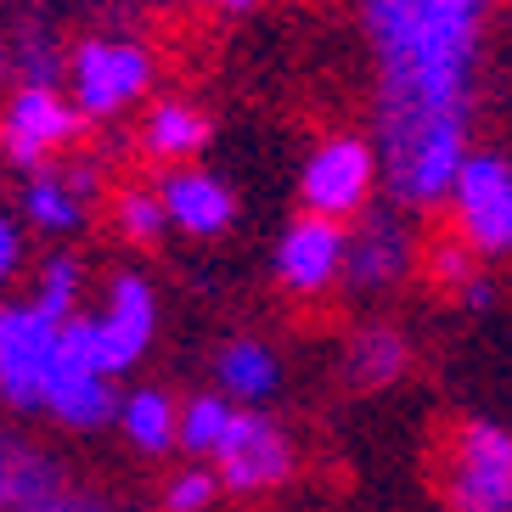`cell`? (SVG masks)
Wrapping results in <instances>:
<instances>
[{"label": "cell", "instance_id": "6da1fadb", "mask_svg": "<svg viewBox=\"0 0 512 512\" xmlns=\"http://www.w3.org/2000/svg\"><path fill=\"white\" fill-rule=\"evenodd\" d=\"M490 0H361L377 68V164L394 209L445 203L473 152V79Z\"/></svg>", "mask_w": 512, "mask_h": 512}, {"label": "cell", "instance_id": "7a4b0ae2", "mask_svg": "<svg viewBox=\"0 0 512 512\" xmlns=\"http://www.w3.org/2000/svg\"><path fill=\"white\" fill-rule=\"evenodd\" d=\"M434 490L451 512H496L512 501V428L490 417H462L439 434Z\"/></svg>", "mask_w": 512, "mask_h": 512}, {"label": "cell", "instance_id": "3957f363", "mask_svg": "<svg viewBox=\"0 0 512 512\" xmlns=\"http://www.w3.org/2000/svg\"><path fill=\"white\" fill-rule=\"evenodd\" d=\"M152 51L124 34H91L68 51V96L85 119H119L152 91Z\"/></svg>", "mask_w": 512, "mask_h": 512}, {"label": "cell", "instance_id": "277c9868", "mask_svg": "<svg viewBox=\"0 0 512 512\" xmlns=\"http://www.w3.org/2000/svg\"><path fill=\"white\" fill-rule=\"evenodd\" d=\"M377 175H383V164H377V141L338 130V136L316 141L310 158H304L299 203H304V214H327V220H344L349 226V220H361V214L372 209Z\"/></svg>", "mask_w": 512, "mask_h": 512}, {"label": "cell", "instance_id": "5b68a950", "mask_svg": "<svg viewBox=\"0 0 512 512\" xmlns=\"http://www.w3.org/2000/svg\"><path fill=\"white\" fill-rule=\"evenodd\" d=\"M85 113L74 107V96H62L57 85H17L0 107V158L12 169H46L51 158L74 147L85 136Z\"/></svg>", "mask_w": 512, "mask_h": 512}, {"label": "cell", "instance_id": "8992f818", "mask_svg": "<svg viewBox=\"0 0 512 512\" xmlns=\"http://www.w3.org/2000/svg\"><path fill=\"white\" fill-rule=\"evenodd\" d=\"M0 479H6V512H119V501L85 484L62 456L0 439Z\"/></svg>", "mask_w": 512, "mask_h": 512}, {"label": "cell", "instance_id": "52a82bcc", "mask_svg": "<svg viewBox=\"0 0 512 512\" xmlns=\"http://www.w3.org/2000/svg\"><path fill=\"white\" fill-rule=\"evenodd\" d=\"M57 344H62V321L46 316L34 299L0 310V400L12 411H46Z\"/></svg>", "mask_w": 512, "mask_h": 512}, {"label": "cell", "instance_id": "ba28073f", "mask_svg": "<svg viewBox=\"0 0 512 512\" xmlns=\"http://www.w3.org/2000/svg\"><path fill=\"white\" fill-rule=\"evenodd\" d=\"M209 467L220 473V490H231V496H265V490L293 479L299 451H293V439L276 417H265L259 406H237Z\"/></svg>", "mask_w": 512, "mask_h": 512}, {"label": "cell", "instance_id": "9c48e42d", "mask_svg": "<svg viewBox=\"0 0 512 512\" xmlns=\"http://www.w3.org/2000/svg\"><path fill=\"white\" fill-rule=\"evenodd\" d=\"M451 231L479 254H512V158L501 152H467L451 186Z\"/></svg>", "mask_w": 512, "mask_h": 512}, {"label": "cell", "instance_id": "30bf717a", "mask_svg": "<svg viewBox=\"0 0 512 512\" xmlns=\"http://www.w3.org/2000/svg\"><path fill=\"white\" fill-rule=\"evenodd\" d=\"M344 254H349V226L327 214H299L271 248V282L287 299H321L344 282Z\"/></svg>", "mask_w": 512, "mask_h": 512}, {"label": "cell", "instance_id": "8fae6325", "mask_svg": "<svg viewBox=\"0 0 512 512\" xmlns=\"http://www.w3.org/2000/svg\"><path fill=\"white\" fill-rule=\"evenodd\" d=\"M411 265H417V231H411L406 209H377L355 220L344 254V287L355 299H377V293L400 287Z\"/></svg>", "mask_w": 512, "mask_h": 512}, {"label": "cell", "instance_id": "7c38bea8", "mask_svg": "<svg viewBox=\"0 0 512 512\" xmlns=\"http://www.w3.org/2000/svg\"><path fill=\"white\" fill-rule=\"evenodd\" d=\"M158 203L169 214V231L192 242H214L237 226V192L214 169H164L158 175Z\"/></svg>", "mask_w": 512, "mask_h": 512}, {"label": "cell", "instance_id": "4fadbf2b", "mask_svg": "<svg viewBox=\"0 0 512 512\" xmlns=\"http://www.w3.org/2000/svg\"><path fill=\"white\" fill-rule=\"evenodd\" d=\"M96 327H102V338H107L113 372H130V366L152 349V338H158V293H152L147 276L113 271V282H107V293H102V310H96Z\"/></svg>", "mask_w": 512, "mask_h": 512}, {"label": "cell", "instance_id": "5bb4252c", "mask_svg": "<svg viewBox=\"0 0 512 512\" xmlns=\"http://www.w3.org/2000/svg\"><path fill=\"white\" fill-rule=\"evenodd\" d=\"M96 164H62V169H34L23 175V220L46 237H74L91 214V197H96Z\"/></svg>", "mask_w": 512, "mask_h": 512}, {"label": "cell", "instance_id": "9a60e30c", "mask_svg": "<svg viewBox=\"0 0 512 512\" xmlns=\"http://www.w3.org/2000/svg\"><path fill=\"white\" fill-rule=\"evenodd\" d=\"M214 383L231 406H265L282 389V355H276L259 332H231L214 349Z\"/></svg>", "mask_w": 512, "mask_h": 512}, {"label": "cell", "instance_id": "2e32d148", "mask_svg": "<svg viewBox=\"0 0 512 512\" xmlns=\"http://www.w3.org/2000/svg\"><path fill=\"white\" fill-rule=\"evenodd\" d=\"M209 141H214V119L197 102H186V96L152 102L147 119H141V152L164 169H181V164H192V158H203Z\"/></svg>", "mask_w": 512, "mask_h": 512}, {"label": "cell", "instance_id": "e0dca14e", "mask_svg": "<svg viewBox=\"0 0 512 512\" xmlns=\"http://www.w3.org/2000/svg\"><path fill=\"white\" fill-rule=\"evenodd\" d=\"M411 372V338L394 321H366L344 344V383L355 394H383Z\"/></svg>", "mask_w": 512, "mask_h": 512}, {"label": "cell", "instance_id": "ac0fdd59", "mask_svg": "<svg viewBox=\"0 0 512 512\" xmlns=\"http://www.w3.org/2000/svg\"><path fill=\"white\" fill-rule=\"evenodd\" d=\"M119 428L141 456H169L181 445V400L169 389H158V383L130 389L119 400Z\"/></svg>", "mask_w": 512, "mask_h": 512}, {"label": "cell", "instance_id": "d6986e66", "mask_svg": "<svg viewBox=\"0 0 512 512\" xmlns=\"http://www.w3.org/2000/svg\"><path fill=\"white\" fill-rule=\"evenodd\" d=\"M68 74V51L51 40L46 29H12L0 34V79H12L17 85H57V79Z\"/></svg>", "mask_w": 512, "mask_h": 512}, {"label": "cell", "instance_id": "ffe728a7", "mask_svg": "<svg viewBox=\"0 0 512 512\" xmlns=\"http://www.w3.org/2000/svg\"><path fill=\"white\" fill-rule=\"evenodd\" d=\"M113 231L130 248H158L169 237V214L158 203V186H124V192H113Z\"/></svg>", "mask_w": 512, "mask_h": 512}, {"label": "cell", "instance_id": "44dd1931", "mask_svg": "<svg viewBox=\"0 0 512 512\" xmlns=\"http://www.w3.org/2000/svg\"><path fill=\"white\" fill-rule=\"evenodd\" d=\"M231 417H237V406H231L226 394H192V400H181V451L197 456V462H209L220 451V439H226Z\"/></svg>", "mask_w": 512, "mask_h": 512}, {"label": "cell", "instance_id": "7402d4cb", "mask_svg": "<svg viewBox=\"0 0 512 512\" xmlns=\"http://www.w3.org/2000/svg\"><path fill=\"white\" fill-rule=\"evenodd\" d=\"M79 287H85V265H79L74 254H57V259H46V265H40L29 299L40 304L46 316L68 321V316H79V310H74V304H79Z\"/></svg>", "mask_w": 512, "mask_h": 512}, {"label": "cell", "instance_id": "603a6c76", "mask_svg": "<svg viewBox=\"0 0 512 512\" xmlns=\"http://www.w3.org/2000/svg\"><path fill=\"white\" fill-rule=\"evenodd\" d=\"M473 276H479V248H473L467 237H456V231H445V237L428 248V282L456 299Z\"/></svg>", "mask_w": 512, "mask_h": 512}, {"label": "cell", "instance_id": "cb8c5ba5", "mask_svg": "<svg viewBox=\"0 0 512 512\" xmlns=\"http://www.w3.org/2000/svg\"><path fill=\"white\" fill-rule=\"evenodd\" d=\"M214 501H220V473L203 467V462L181 467V473L164 484V512H209Z\"/></svg>", "mask_w": 512, "mask_h": 512}, {"label": "cell", "instance_id": "d4e9b609", "mask_svg": "<svg viewBox=\"0 0 512 512\" xmlns=\"http://www.w3.org/2000/svg\"><path fill=\"white\" fill-rule=\"evenodd\" d=\"M17 265H23V231H17L12 214L0 209V287L17 276Z\"/></svg>", "mask_w": 512, "mask_h": 512}, {"label": "cell", "instance_id": "484cf974", "mask_svg": "<svg viewBox=\"0 0 512 512\" xmlns=\"http://www.w3.org/2000/svg\"><path fill=\"white\" fill-rule=\"evenodd\" d=\"M456 304H462V310H490V304H496V282L479 271L473 282L462 287V293H456Z\"/></svg>", "mask_w": 512, "mask_h": 512}, {"label": "cell", "instance_id": "4316f807", "mask_svg": "<svg viewBox=\"0 0 512 512\" xmlns=\"http://www.w3.org/2000/svg\"><path fill=\"white\" fill-rule=\"evenodd\" d=\"M203 6H214V12H254L259 0H203Z\"/></svg>", "mask_w": 512, "mask_h": 512}, {"label": "cell", "instance_id": "83f0119b", "mask_svg": "<svg viewBox=\"0 0 512 512\" xmlns=\"http://www.w3.org/2000/svg\"><path fill=\"white\" fill-rule=\"evenodd\" d=\"M0 512H6V479H0Z\"/></svg>", "mask_w": 512, "mask_h": 512}, {"label": "cell", "instance_id": "f1b7e54d", "mask_svg": "<svg viewBox=\"0 0 512 512\" xmlns=\"http://www.w3.org/2000/svg\"><path fill=\"white\" fill-rule=\"evenodd\" d=\"M496 512H512V501H501V507H496Z\"/></svg>", "mask_w": 512, "mask_h": 512}, {"label": "cell", "instance_id": "f546056e", "mask_svg": "<svg viewBox=\"0 0 512 512\" xmlns=\"http://www.w3.org/2000/svg\"><path fill=\"white\" fill-rule=\"evenodd\" d=\"M0 310H6V304H0Z\"/></svg>", "mask_w": 512, "mask_h": 512}]
</instances>
